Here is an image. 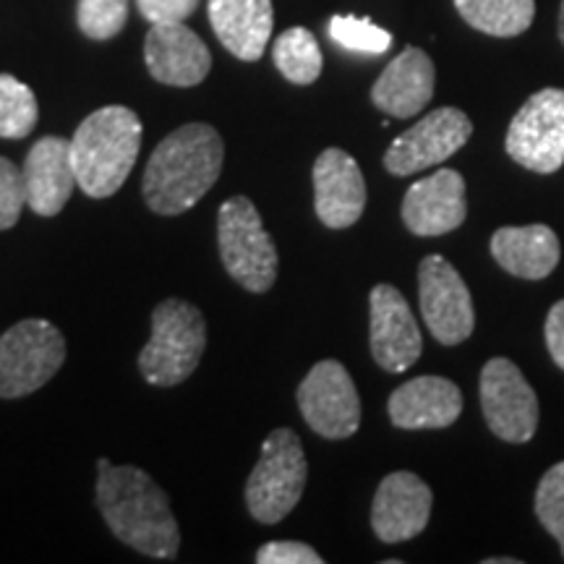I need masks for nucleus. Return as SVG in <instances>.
Segmentation results:
<instances>
[{
    "mask_svg": "<svg viewBox=\"0 0 564 564\" xmlns=\"http://www.w3.org/2000/svg\"><path fill=\"white\" fill-rule=\"evenodd\" d=\"M403 223L413 236L436 238L460 228L468 217L465 178L457 171L442 167L429 178L415 181L403 199Z\"/></svg>",
    "mask_w": 564,
    "mask_h": 564,
    "instance_id": "obj_15",
    "label": "nucleus"
},
{
    "mask_svg": "<svg viewBox=\"0 0 564 564\" xmlns=\"http://www.w3.org/2000/svg\"><path fill=\"white\" fill-rule=\"evenodd\" d=\"M40 108L34 91L17 76L0 74V139H24L37 126Z\"/></svg>",
    "mask_w": 564,
    "mask_h": 564,
    "instance_id": "obj_25",
    "label": "nucleus"
},
{
    "mask_svg": "<svg viewBox=\"0 0 564 564\" xmlns=\"http://www.w3.org/2000/svg\"><path fill=\"white\" fill-rule=\"evenodd\" d=\"M259 564H322L324 560L316 549L301 541H272L257 552Z\"/></svg>",
    "mask_w": 564,
    "mask_h": 564,
    "instance_id": "obj_30",
    "label": "nucleus"
},
{
    "mask_svg": "<svg viewBox=\"0 0 564 564\" xmlns=\"http://www.w3.org/2000/svg\"><path fill=\"white\" fill-rule=\"evenodd\" d=\"M223 162L225 144L215 126H181L160 141L147 162V204L162 217L188 212L220 178Z\"/></svg>",
    "mask_w": 564,
    "mask_h": 564,
    "instance_id": "obj_2",
    "label": "nucleus"
},
{
    "mask_svg": "<svg viewBox=\"0 0 564 564\" xmlns=\"http://www.w3.org/2000/svg\"><path fill=\"white\" fill-rule=\"evenodd\" d=\"M455 9L478 32L518 37L533 24L535 0H455Z\"/></svg>",
    "mask_w": 564,
    "mask_h": 564,
    "instance_id": "obj_23",
    "label": "nucleus"
},
{
    "mask_svg": "<svg viewBox=\"0 0 564 564\" xmlns=\"http://www.w3.org/2000/svg\"><path fill=\"white\" fill-rule=\"evenodd\" d=\"M141 17L152 24L165 21H186L199 6V0H137Z\"/></svg>",
    "mask_w": 564,
    "mask_h": 564,
    "instance_id": "obj_31",
    "label": "nucleus"
},
{
    "mask_svg": "<svg viewBox=\"0 0 564 564\" xmlns=\"http://www.w3.org/2000/svg\"><path fill=\"white\" fill-rule=\"evenodd\" d=\"M560 40H562V45H564V0H562V6H560Z\"/></svg>",
    "mask_w": 564,
    "mask_h": 564,
    "instance_id": "obj_34",
    "label": "nucleus"
},
{
    "mask_svg": "<svg viewBox=\"0 0 564 564\" xmlns=\"http://www.w3.org/2000/svg\"><path fill=\"white\" fill-rule=\"evenodd\" d=\"M371 306V356L390 373H403L421 358L423 337L411 303L394 285H373Z\"/></svg>",
    "mask_w": 564,
    "mask_h": 564,
    "instance_id": "obj_13",
    "label": "nucleus"
},
{
    "mask_svg": "<svg viewBox=\"0 0 564 564\" xmlns=\"http://www.w3.org/2000/svg\"><path fill=\"white\" fill-rule=\"evenodd\" d=\"M141 150V121L131 108L108 105L84 118L70 139L76 183L91 199H108L123 186Z\"/></svg>",
    "mask_w": 564,
    "mask_h": 564,
    "instance_id": "obj_3",
    "label": "nucleus"
},
{
    "mask_svg": "<svg viewBox=\"0 0 564 564\" xmlns=\"http://www.w3.org/2000/svg\"><path fill=\"white\" fill-rule=\"evenodd\" d=\"M26 204L34 215L55 217L74 194L76 171L70 160V139L45 137L32 147L24 162Z\"/></svg>",
    "mask_w": 564,
    "mask_h": 564,
    "instance_id": "obj_18",
    "label": "nucleus"
},
{
    "mask_svg": "<svg viewBox=\"0 0 564 564\" xmlns=\"http://www.w3.org/2000/svg\"><path fill=\"white\" fill-rule=\"evenodd\" d=\"M144 61L154 79L167 87H196L212 68L209 47L183 21L152 24L144 40Z\"/></svg>",
    "mask_w": 564,
    "mask_h": 564,
    "instance_id": "obj_17",
    "label": "nucleus"
},
{
    "mask_svg": "<svg viewBox=\"0 0 564 564\" xmlns=\"http://www.w3.org/2000/svg\"><path fill=\"white\" fill-rule=\"evenodd\" d=\"M507 154L525 171L549 175L564 165V89L546 87L514 112L505 139Z\"/></svg>",
    "mask_w": 564,
    "mask_h": 564,
    "instance_id": "obj_8",
    "label": "nucleus"
},
{
    "mask_svg": "<svg viewBox=\"0 0 564 564\" xmlns=\"http://www.w3.org/2000/svg\"><path fill=\"white\" fill-rule=\"evenodd\" d=\"M207 348V322L194 303L167 299L152 312V337L139 352V371L154 387L186 382Z\"/></svg>",
    "mask_w": 564,
    "mask_h": 564,
    "instance_id": "obj_4",
    "label": "nucleus"
},
{
    "mask_svg": "<svg viewBox=\"0 0 564 564\" xmlns=\"http://www.w3.org/2000/svg\"><path fill=\"white\" fill-rule=\"evenodd\" d=\"M306 478L308 463L299 434L293 429H274L246 484V505L253 520L274 525L288 518L306 491Z\"/></svg>",
    "mask_w": 564,
    "mask_h": 564,
    "instance_id": "obj_5",
    "label": "nucleus"
},
{
    "mask_svg": "<svg viewBox=\"0 0 564 564\" xmlns=\"http://www.w3.org/2000/svg\"><path fill=\"white\" fill-rule=\"evenodd\" d=\"M535 518L552 533L564 556V460L552 465L535 489Z\"/></svg>",
    "mask_w": 564,
    "mask_h": 564,
    "instance_id": "obj_27",
    "label": "nucleus"
},
{
    "mask_svg": "<svg viewBox=\"0 0 564 564\" xmlns=\"http://www.w3.org/2000/svg\"><path fill=\"white\" fill-rule=\"evenodd\" d=\"M470 137L474 123L463 110L436 108L392 141L384 154V167L398 178L415 175L453 158Z\"/></svg>",
    "mask_w": 564,
    "mask_h": 564,
    "instance_id": "obj_12",
    "label": "nucleus"
},
{
    "mask_svg": "<svg viewBox=\"0 0 564 564\" xmlns=\"http://www.w3.org/2000/svg\"><path fill=\"white\" fill-rule=\"evenodd\" d=\"M24 204V171H19L9 158H0V230H9L19 223Z\"/></svg>",
    "mask_w": 564,
    "mask_h": 564,
    "instance_id": "obj_29",
    "label": "nucleus"
},
{
    "mask_svg": "<svg viewBox=\"0 0 564 564\" xmlns=\"http://www.w3.org/2000/svg\"><path fill=\"white\" fill-rule=\"evenodd\" d=\"M217 243L225 270L249 293H267L278 280V246L262 215L246 196H232L217 215Z\"/></svg>",
    "mask_w": 564,
    "mask_h": 564,
    "instance_id": "obj_6",
    "label": "nucleus"
},
{
    "mask_svg": "<svg viewBox=\"0 0 564 564\" xmlns=\"http://www.w3.org/2000/svg\"><path fill=\"white\" fill-rule=\"evenodd\" d=\"M76 21L89 40H110L129 21V0H79Z\"/></svg>",
    "mask_w": 564,
    "mask_h": 564,
    "instance_id": "obj_28",
    "label": "nucleus"
},
{
    "mask_svg": "<svg viewBox=\"0 0 564 564\" xmlns=\"http://www.w3.org/2000/svg\"><path fill=\"white\" fill-rule=\"evenodd\" d=\"M66 361L61 329L45 319H24L0 335V398L37 392Z\"/></svg>",
    "mask_w": 564,
    "mask_h": 564,
    "instance_id": "obj_7",
    "label": "nucleus"
},
{
    "mask_svg": "<svg viewBox=\"0 0 564 564\" xmlns=\"http://www.w3.org/2000/svg\"><path fill=\"white\" fill-rule=\"evenodd\" d=\"M560 238L549 225L499 228L491 236V257L520 280H544L560 264Z\"/></svg>",
    "mask_w": 564,
    "mask_h": 564,
    "instance_id": "obj_22",
    "label": "nucleus"
},
{
    "mask_svg": "<svg viewBox=\"0 0 564 564\" xmlns=\"http://www.w3.org/2000/svg\"><path fill=\"white\" fill-rule=\"evenodd\" d=\"M546 348L552 361L564 371V301H556L546 314Z\"/></svg>",
    "mask_w": 564,
    "mask_h": 564,
    "instance_id": "obj_32",
    "label": "nucleus"
},
{
    "mask_svg": "<svg viewBox=\"0 0 564 564\" xmlns=\"http://www.w3.org/2000/svg\"><path fill=\"white\" fill-rule=\"evenodd\" d=\"M481 411L502 442H531L539 429V398L510 358H491L481 371Z\"/></svg>",
    "mask_w": 564,
    "mask_h": 564,
    "instance_id": "obj_11",
    "label": "nucleus"
},
{
    "mask_svg": "<svg viewBox=\"0 0 564 564\" xmlns=\"http://www.w3.org/2000/svg\"><path fill=\"white\" fill-rule=\"evenodd\" d=\"M97 505L105 523L126 546L173 560L181 549L178 520L167 502V494L137 465H97Z\"/></svg>",
    "mask_w": 564,
    "mask_h": 564,
    "instance_id": "obj_1",
    "label": "nucleus"
},
{
    "mask_svg": "<svg viewBox=\"0 0 564 564\" xmlns=\"http://www.w3.org/2000/svg\"><path fill=\"white\" fill-rule=\"evenodd\" d=\"M274 66L291 84H314L319 79L324 58L319 51V42L306 26H293V30L282 32L272 47Z\"/></svg>",
    "mask_w": 564,
    "mask_h": 564,
    "instance_id": "obj_24",
    "label": "nucleus"
},
{
    "mask_svg": "<svg viewBox=\"0 0 564 564\" xmlns=\"http://www.w3.org/2000/svg\"><path fill=\"white\" fill-rule=\"evenodd\" d=\"M387 413L394 426L405 432L447 429L460 419L463 392L444 377H415L390 394Z\"/></svg>",
    "mask_w": 564,
    "mask_h": 564,
    "instance_id": "obj_19",
    "label": "nucleus"
},
{
    "mask_svg": "<svg viewBox=\"0 0 564 564\" xmlns=\"http://www.w3.org/2000/svg\"><path fill=\"white\" fill-rule=\"evenodd\" d=\"M303 421L324 440H348L361 426V398L348 369L335 358L319 361L299 387Z\"/></svg>",
    "mask_w": 564,
    "mask_h": 564,
    "instance_id": "obj_9",
    "label": "nucleus"
},
{
    "mask_svg": "<svg viewBox=\"0 0 564 564\" xmlns=\"http://www.w3.org/2000/svg\"><path fill=\"white\" fill-rule=\"evenodd\" d=\"M434 494L411 470H394L379 484L371 505V528L384 544H403L423 533L432 518Z\"/></svg>",
    "mask_w": 564,
    "mask_h": 564,
    "instance_id": "obj_14",
    "label": "nucleus"
},
{
    "mask_svg": "<svg viewBox=\"0 0 564 564\" xmlns=\"http://www.w3.org/2000/svg\"><path fill=\"white\" fill-rule=\"evenodd\" d=\"M484 564H520L518 556H491V560H484Z\"/></svg>",
    "mask_w": 564,
    "mask_h": 564,
    "instance_id": "obj_33",
    "label": "nucleus"
},
{
    "mask_svg": "<svg viewBox=\"0 0 564 564\" xmlns=\"http://www.w3.org/2000/svg\"><path fill=\"white\" fill-rule=\"evenodd\" d=\"M434 63L421 47H405L371 87V102L392 118H413L432 102Z\"/></svg>",
    "mask_w": 564,
    "mask_h": 564,
    "instance_id": "obj_20",
    "label": "nucleus"
},
{
    "mask_svg": "<svg viewBox=\"0 0 564 564\" xmlns=\"http://www.w3.org/2000/svg\"><path fill=\"white\" fill-rule=\"evenodd\" d=\"M419 301L429 333L442 345H460L474 335L476 312L468 285L440 253L419 267Z\"/></svg>",
    "mask_w": 564,
    "mask_h": 564,
    "instance_id": "obj_10",
    "label": "nucleus"
},
{
    "mask_svg": "<svg viewBox=\"0 0 564 564\" xmlns=\"http://www.w3.org/2000/svg\"><path fill=\"white\" fill-rule=\"evenodd\" d=\"M316 217L333 230L350 228L366 209V181L348 152L329 147L314 162Z\"/></svg>",
    "mask_w": 564,
    "mask_h": 564,
    "instance_id": "obj_16",
    "label": "nucleus"
},
{
    "mask_svg": "<svg viewBox=\"0 0 564 564\" xmlns=\"http://www.w3.org/2000/svg\"><path fill=\"white\" fill-rule=\"evenodd\" d=\"M329 37L350 53L382 55L392 47V34L361 17H333L329 19Z\"/></svg>",
    "mask_w": 564,
    "mask_h": 564,
    "instance_id": "obj_26",
    "label": "nucleus"
},
{
    "mask_svg": "<svg viewBox=\"0 0 564 564\" xmlns=\"http://www.w3.org/2000/svg\"><path fill=\"white\" fill-rule=\"evenodd\" d=\"M209 21L236 58L259 61L272 37V0H209Z\"/></svg>",
    "mask_w": 564,
    "mask_h": 564,
    "instance_id": "obj_21",
    "label": "nucleus"
}]
</instances>
